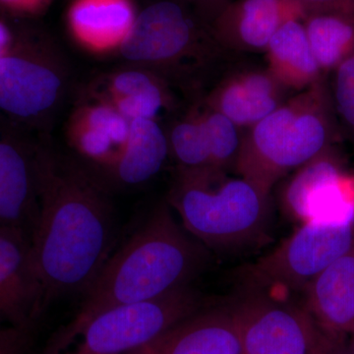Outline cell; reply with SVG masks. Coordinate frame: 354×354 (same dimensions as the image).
Returning <instances> with one entry per match:
<instances>
[{"label":"cell","instance_id":"6da1fadb","mask_svg":"<svg viewBox=\"0 0 354 354\" xmlns=\"http://www.w3.org/2000/svg\"><path fill=\"white\" fill-rule=\"evenodd\" d=\"M36 164L39 208L32 256L46 310L92 285L118 247V221L108 192L81 165L41 145Z\"/></svg>","mask_w":354,"mask_h":354},{"label":"cell","instance_id":"7a4b0ae2","mask_svg":"<svg viewBox=\"0 0 354 354\" xmlns=\"http://www.w3.org/2000/svg\"><path fill=\"white\" fill-rule=\"evenodd\" d=\"M208 261L207 247L177 223L169 205H158L116 247L83 293L76 315L53 341L66 339L104 310L155 299L189 286Z\"/></svg>","mask_w":354,"mask_h":354},{"label":"cell","instance_id":"3957f363","mask_svg":"<svg viewBox=\"0 0 354 354\" xmlns=\"http://www.w3.org/2000/svg\"><path fill=\"white\" fill-rule=\"evenodd\" d=\"M335 118L322 79L243 131L235 171L270 195L283 176L329 150L337 128Z\"/></svg>","mask_w":354,"mask_h":354},{"label":"cell","instance_id":"277c9868","mask_svg":"<svg viewBox=\"0 0 354 354\" xmlns=\"http://www.w3.org/2000/svg\"><path fill=\"white\" fill-rule=\"evenodd\" d=\"M120 55L167 80L225 70L232 53L216 41L211 27L187 1L157 0L137 13Z\"/></svg>","mask_w":354,"mask_h":354},{"label":"cell","instance_id":"5b68a950","mask_svg":"<svg viewBox=\"0 0 354 354\" xmlns=\"http://www.w3.org/2000/svg\"><path fill=\"white\" fill-rule=\"evenodd\" d=\"M227 172H179L169 197L183 227L206 247L232 248L262 234L269 194L244 177Z\"/></svg>","mask_w":354,"mask_h":354},{"label":"cell","instance_id":"8992f818","mask_svg":"<svg viewBox=\"0 0 354 354\" xmlns=\"http://www.w3.org/2000/svg\"><path fill=\"white\" fill-rule=\"evenodd\" d=\"M202 305L199 293L187 286L155 299L113 307L66 339L51 341L41 354H127L153 342Z\"/></svg>","mask_w":354,"mask_h":354},{"label":"cell","instance_id":"52a82bcc","mask_svg":"<svg viewBox=\"0 0 354 354\" xmlns=\"http://www.w3.org/2000/svg\"><path fill=\"white\" fill-rule=\"evenodd\" d=\"M62 70L53 62L46 44L27 29H13L8 48L0 55V113L29 129L41 125L59 102Z\"/></svg>","mask_w":354,"mask_h":354},{"label":"cell","instance_id":"ba28073f","mask_svg":"<svg viewBox=\"0 0 354 354\" xmlns=\"http://www.w3.org/2000/svg\"><path fill=\"white\" fill-rule=\"evenodd\" d=\"M353 246L354 225L304 223L283 244L249 265L243 278L256 290H305Z\"/></svg>","mask_w":354,"mask_h":354},{"label":"cell","instance_id":"9c48e42d","mask_svg":"<svg viewBox=\"0 0 354 354\" xmlns=\"http://www.w3.org/2000/svg\"><path fill=\"white\" fill-rule=\"evenodd\" d=\"M283 205L301 223L354 225V174L344 169L330 148L293 174Z\"/></svg>","mask_w":354,"mask_h":354},{"label":"cell","instance_id":"30bf717a","mask_svg":"<svg viewBox=\"0 0 354 354\" xmlns=\"http://www.w3.org/2000/svg\"><path fill=\"white\" fill-rule=\"evenodd\" d=\"M242 354H309L319 328L306 309L256 293L232 308Z\"/></svg>","mask_w":354,"mask_h":354},{"label":"cell","instance_id":"8fae6325","mask_svg":"<svg viewBox=\"0 0 354 354\" xmlns=\"http://www.w3.org/2000/svg\"><path fill=\"white\" fill-rule=\"evenodd\" d=\"M26 130L0 113V225L21 230L32 241L39 208V144Z\"/></svg>","mask_w":354,"mask_h":354},{"label":"cell","instance_id":"7c38bea8","mask_svg":"<svg viewBox=\"0 0 354 354\" xmlns=\"http://www.w3.org/2000/svg\"><path fill=\"white\" fill-rule=\"evenodd\" d=\"M243 131L230 118L202 104L174 123L169 138V153L179 172H227L235 169Z\"/></svg>","mask_w":354,"mask_h":354},{"label":"cell","instance_id":"4fadbf2b","mask_svg":"<svg viewBox=\"0 0 354 354\" xmlns=\"http://www.w3.org/2000/svg\"><path fill=\"white\" fill-rule=\"evenodd\" d=\"M44 311L31 239L0 225V328H36Z\"/></svg>","mask_w":354,"mask_h":354},{"label":"cell","instance_id":"5bb4252c","mask_svg":"<svg viewBox=\"0 0 354 354\" xmlns=\"http://www.w3.org/2000/svg\"><path fill=\"white\" fill-rule=\"evenodd\" d=\"M306 14L305 7L295 0H232L209 27L228 53H261L281 25L304 20Z\"/></svg>","mask_w":354,"mask_h":354},{"label":"cell","instance_id":"9a60e30c","mask_svg":"<svg viewBox=\"0 0 354 354\" xmlns=\"http://www.w3.org/2000/svg\"><path fill=\"white\" fill-rule=\"evenodd\" d=\"M227 70L214 84L203 104L227 116L243 131L274 113L290 97V91L267 67Z\"/></svg>","mask_w":354,"mask_h":354},{"label":"cell","instance_id":"2e32d148","mask_svg":"<svg viewBox=\"0 0 354 354\" xmlns=\"http://www.w3.org/2000/svg\"><path fill=\"white\" fill-rule=\"evenodd\" d=\"M127 354H242L232 309H200Z\"/></svg>","mask_w":354,"mask_h":354},{"label":"cell","instance_id":"e0dca14e","mask_svg":"<svg viewBox=\"0 0 354 354\" xmlns=\"http://www.w3.org/2000/svg\"><path fill=\"white\" fill-rule=\"evenodd\" d=\"M307 311L324 334L348 339L354 332V246L305 288Z\"/></svg>","mask_w":354,"mask_h":354},{"label":"cell","instance_id":"ac0fdd59","mask_svg":"<svg viewBox=\"0 0 354 354\" xmlns=\"http://www.w3.org/2000/svg\"><path fill=\"white\" fill-rule=\"evenodd\" d=\"M95 97L111 104L130 122L135 120L158 121L162 113L172 108L167 80L139 66L109 76Z\"/></svg>","mask_w":354,"mask_h":354},{"label":"cell","instance_id":"d6986e66","mask_svg":"<svg viewBox=\"0 0 354 354\" xmlns=\"http://www.w3.org/2000/svg\"><path fill=\"white\" fill-rule=\"evenodd\" d=\"M130 121L109 102L97 99L76 111L70 125L72 144L84 157L111 165V169L129 134Z\"/></svg>","mask_w":354,"mask_h":354},{"label":"cell","instance_id":"ffe728a7","mask_svg":"<svg viewBox=\"0 0 354 354\" xmlns=\"http://www.w3.org/2000/svg\"><path fill=\"white\" fill-rule=\"evenodd\" d=\"M265 53L268 70L290 92H301L323 79L304 20H290L281 25Z\"/></svg>","mask_w":354,"mask_h":354},{"label":"cell","instance_id":"44dd1931","mask_svg":"<svg viewBox=\"0 0 354 354\" xmlns=\"http://www.w3.org/2000/svg\"><path fill=\"white\" fill-rule=\"evenodd\" d=\"M136 15L130 0H76L70 9L69 24L90 48H118Z\"/></svg>","mask_w":354,"mask_h":354},{"label":"cell","instance_id":"7402d4cb","mask_svg":"<svg viewBox=\"0 0 354 354\" xmlns=\"http://www.w3.org/2000/svg\"><path fill=\"white\" fill-rule=\"evenodd\" d=\"M169 155L167 134L157 120H132L127 143L111 171L120 183L138 185L155 176Z\"/></svg>","mask_w":354,"mask_h":354},{"label":"cell","instance_id":"603a6c76","mask_svg":"<svg viewBox=\"0 0 354 354\" xmlns=\"http://www.w3.org/2000/svg\"><path fill=\"white\" fill-rule=\"evenodd\" d=\"M312 53L323 74L354 53V12L314 11L304 20Z\"/></svg>","mask_w":354,"mask_h":354},{"label":"cell","instance_id":"cb8c5ba5","mask_svg":"<svg viewBox=\"0 0 354 354\" xmlns=\"http://www.w3.org/2000/svg\"><path fill=\"white\" fill-rule=\"evenodd\" d=\"M332 97L335 114L354 140V53L334 70Z\"/></svg>","mask_w":354,"mask_h":354},{"label":"cell","instance_id":"d4e9b609","mask_svg":"<svg viewBox=\"0 0 354 354\" xmlns=\"http://www.w3.org/2000/svg\"><path fill=\"white\" fill-rule=\"evenodd\" d=\"M36 328H0V354H34Z\"/></svg>","mask_w":354,"mask_h":354},{"label":"cell","instance_id":"484cf974","mask_svg":"<svg viewBox=\"0 0 354 354\" xmlns=\"http://www.w3.org/2000/svg\"><path fill=\"white\" fill-rule=\"evenodd\" d=\"M51 0H0V12L12 17H32L43 12Z\"/></svg>","mask_w":354,"mask_h":354},{"label":"cell","instance_id":"4316f807","mask_svg":"<svg viewBox=\"0 0 354 354\" xmlns=\"http://www.w3.org/2000/svg\"><path fill=\"white\" fill-rule=\"evenodd\" d=\"M346 339H335L319 330L313 346L309 354H351Z\"/></svg>","mask_w":354,"mask_h":354},{"label":"cell","instance_id":"83f0119b","mask_svg":"<svg viewBox=\"0 0 354 354\" xmlns=\"http://www.w3.org/2000/svg\"><path fill=\"white\" fill-rule=\"evenodd\" d=\"M308 12L314 11H342L354 12V0H295Z\"/></svg>","mask_w":354,"mask_h":354},{"label":"cell","instance_id":"f1b7e54d","mask_svg":"<svg viewBox=\"0 0 354 354\" xmlns=\"http://www.w3.org/2000/svg\"><path fill=\"white\" fill-rule=\"evenodd\" d=\"M200 17L211 24L212 21L232 1V0H186Z\"/></svg>","mask_w":354,"mask_h":354},{"label":"cell","instance_id":"f546056e","mask_svg":"<svg viewBox=\"0 0 354 354\" xmlns=\"http://www.w3.org/2000/svg\"><path fill=\"white\" fill-rule=\"evenodd\" d=\"M348 339L349 351H351V354H354V332L353 333V334L349 335Z\"/></svg>","mask_w":354,"mask_h":354}]
</instances>
